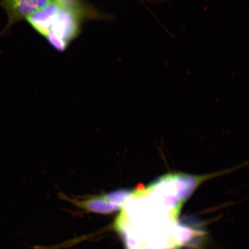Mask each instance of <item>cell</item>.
<instances>
[{
    "label": "cell",
    "mask_w": 249,
    "mask_h": 249,
    "mask_svg": "<svg viewBox=\"0 0 249 249\" xmlns=\"http://www.w3.org/2000/svg\"><path fill=\"white\" fill-rule=\"evenodd\" d=\"M80 13L78 5L61 7L46 38L58 51H64L79 33Z\"/></svg>",
    "instance_id": "obj_1"
},
{
    "label": "cell",
    "mask_w": 249,
    "mask_h": 249,
    "mask_svg": "<svg viewBox=\"0 0 249 249\" xmlns=\"http://www.w3.org/2000/svg\"><path fill=\"white\" fill-rule=\"evenodd\" d=\"M53 0H0V7L4 9L8 18L5 30L21 20H26L49 5Z\"/></svg>",
    "instance_id": "obj_2"
},
{
    "label": "cell",
    "mask_w": 249,
    "mask_h": 249,
    "mask_svg": "<svg viewBox=\"0 0 249 249\" xmlns=\"http://www.w3.org/2000/svg\"><path fill=\"white\" fill-rule=\"evenodd\" d=\"M60 9V6L53 1L45 8L30 16L26 20L40 35L46 37Z\"/></svg>",
    "instance_id": "obj_3"
},
{
    "label": "cell",
    "mask_w": 249,
    "mask_h": 249,
    "mask_svg": "<svg viewBox=\"0 0 249 249\" xmlns=\"http://www.w3.org/2000/svg\"><path fill=\"white\" fill-rule=\"evenodd\" d=\"M77 206L91 213L108 214L120 210L121 205L111 201L107 194L92 196L83 200L73 201Z\"/></svg>",
    "instance_id": "obj_4"
},
{
    "label": "cell",
    "mask_w": 249,
    "mask_h": 249,
    "mask_svg": "<svg viewBox=\"0 0 249 249\" xmlns=\"http://www.w3.org/2000/svg\"><path fill=\"white\" fill-rule=\"evenodd\" d=\"M61 7H73L77 5V0H53Z\"/></svg>",
    "instance_id": "obj_5"
}]
</instances>
